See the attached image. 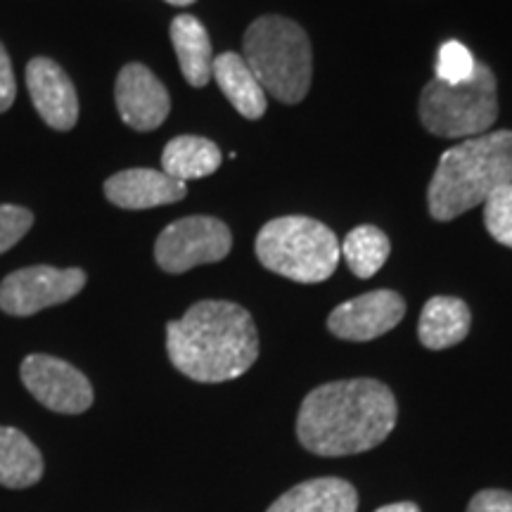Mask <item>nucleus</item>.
<instances>
[{
	"label": "nucleus",
	"mask_w": 512,
	"mask_h": 512,
	"mask_svg": "<svg viewBox=\"0 0 512 512\" xmlns=\"http://www.w3.org/2000/svg\"><path fill=\"white\" fill-rule=\"evenodd\" d=\"M375 512H420V508L411 501H403V503H389V505H382V508H377Z\"/></svg>",
	"instance_id": "26"
},
{
	"label": "nucleus",
	"mask_w": 512,
	"mask_h": 512,
	"mask_svg": "<svg viewBox=\"0 0 512 512\" xmlns=\"http://www.w3.org/2000/svg\"><path fill=\"white\" fill-rule=\"evenodd\" d=\"M484 226L498 245L512 249V183L498 188L484 202Z\"/></svg>",
	"instance_id": "21"
},
{
	"label": "nucleus",
	"mask_w": 512,
	"mask_h": 512,
	"mask_svg": "<svg viewBox=\"0 0 512 512\" xmlns=\"http://www.w3.org/2000/svg\"><path fill=\"white\" fill-rule=\"evenodd\" d=\"M169 5H176V8H188V5L195 3V0H166Z\"/></svg>",
	"instance_id": "27"
},
{
	"label": "nucleus",
	"mask_w": 512,
	"mask_h": 512,
	"mask_svg": "<svg viewBox=\"0 0 512 512\" xmlns=\"http://www.w3.org/2000/svg\"><path fill=\"white\" fill-rule=\"evenodd\" d=\"M245 62L264 93L278 102L297 105L311 88V41L294 19L264 15L245 31Z\"/></svg>",
	"instance_id": "4"
},
{
	"label": "nucleus",
	"mask_w": 512,
	"mask_h": 512,
	"mask_svg": "<svg viewBox=\"0 0 512 512\" xmlns=\"http://www.w3.org/2000/svg\"><path fill=\"white\" fill-rule=\"evenodd\" d=\"M166 351L178 373L195 382L238 380L259 358V335L240 304L207 299L166 325Z\"/></svg>",
	"instance_id": "2"
},
{
	"label": "nucleus",
	"mask_w": 512,
	"mask_h": 512,
	"mask_svg": "<svg viewBox=\"0 0 512 512\" xmlns=\"http://www.w3.org/2000/svg\"><path fill=\"white\" fill-rule=\"evenodd\" d=\"M233 247L230 228L211 216H188L162 230L155 259L166 273H185L195 266L219 264Z\"/></svg>",
	"instance_id": "7"
},
{
	"label": "nucleus",
	"mask_w": 512,
	"mask_h": 512,
	"mask_svg": "<svg viewBox=\"0 0 512 512\" xmlns=\"http://www.w3.org/2000/svg\"><path fill=\"white\" fill-rule=\"evenodd\" d=\"M221 150L207 138L178 136L169 140L162 152V171L174 181L188 183L211 176L221 166Z\"/></svg>",
	"instance_id": "18"
},
{
	"label": "nucleus",
	"mask_w": 512,
	"mask_h": 512,
	"mask_svg": "<svg viewBox=\"0 0 512 512\" xmlns=\"http://www.w3.org/2000/svg\"><path fill=\"white\" fill-rule=\"evenodd\" d=\"M171 43H174L185 81L192 88L207 86L211 67H214V53H211L209 34L200 19L192 15H178L171 22Z\"/></svg>",
	"instance_id": "17"
},
{
	"label": "nucleus",
	"mask_w": 512,
	"mask_h": 512,
	"mask_svg": "<svg viewBox=\"0 0 512 512\" xmlns=\"http://www.w3.org/2000/svg\"><path fill=\"white\" fill-rule=\"evenodd\" d=\"M256 256L268 271L294 283H323L337 271L339 240L332 230L309 216H280L256 235Z\"/></svg>",
	"instance_id": "5"
},
{
	"label": "nucleus",
	"mask_w": 512,
	"mask_h": 512,
	"mask_svg": "<svg viewBox=\"0 0 512 512\" xmlns=\"http://www.w3.org/2000/svg\"><path fill=\"white\" fill-rule=\"evenodd\" d=\"M34 226V214L17 204H0V254L17 245L29 228Z\"/></svg>",
	"instance_id": "23"
},
{
	"label": "nucleus",
	"mask_w": 512,
	"mask_h": 512,
	"mask_svg": "<svg viewBox=\"0 0 512 512\" xmlns=\"http://www.w3.org/2000/svg\"><path fill=\"white\" fill-rule=\"evenodd\" d=\"M185 192H188L185 183L155 169H126L107 178L105 183L107 200L121 209H152L174 204L183 200Z\"/></svg>",
	"instance_id": "13"
},
{
	"label": "nucleus",
	"mask_w": 512,
	"mask_h": 512,
	"mask_svg": "<svg viewBox=\"0 0 512 512\" xmlns=\"http://www.w3.org/2000/svg\"><path fill=\"white\" fill-rule=\"evenodd\" d=\"M27 88L36 112L55 131H69L79 119V95L60 64L34 57L27 64Z\"/></svg>",
	"instance_id": "12"
},
{
	"label": "nucleus",
	"mask_w": 512,
	"mask_h": 512,
	"mask_svg": "<svg viewBox=\"0 0 512 512\" xmlns=\"http://www.w3.org/2000/svg\"><path fill=\"white\" fill-rule=\"evenodd\" d=\"M219 88L226 95L230 105L238 110L245 119H261L266 114V93L261 83L256 81L252 69L247 67L245 57L238 53H221L214 57L211 67Z\"/></svg>",
	"instance_id": "16"
},
{
	"label": "nucleus",
	"mask_w": 512,
	"mask_h": 512,
	"mask_svg": "<svg viewBox=\"0 0 512 512\" xmlns=\"http://www.w3.org/2000/svg\"><path fill=\"white\" fill-rule=\"evenodd\" d=\"M24 387L34 399L55 413L79 415L93 403V387L88 377L69 366L67 361L46 354H31L24 358L22 370Z\"/></svg>",
	"instance_id": "9"
},
{
	"label": "nucleus",
	"mask_w": 512,
	"mask_h": 512,
	"mask_svg": "<svg viewBox=\"0 0 512 512\" xmlns=\"http://www.w3.org/2000/svg\"><path fill=\"white\" fill-rule=\"evenodd\" d=\"M83 285L86 273L81 268H19L0 283V309L8 316H34L50 306L69 302L83 290Z\"/></svg>",
	"instance_id": "8"
},
{
	"label": "nucleus",
	"mask_w": 512,
	"mask_h": 512,
	"mask_svg": "<svg viewBox=\"0 0 512 512\" xmlns=\"http://www.w3.org/2000/svg\"><path fill=\"white\" fill-rule=\"evenodd\" d=\"M512 183V131L467 138L439 157L427 204L434 221H453Z\"/></svg>",
	"instance_id": "3"
},
{
	"label": "nucleus",
	"mask_w": 512,
	"mask_h": 512,
	"mask_svg": "<svg viewBox=\"0 0 512 512\" xmlns=\"http://www.w3.org/2000/svg\"><path fill=\"white\" fill-rule=\"evenodd\" d=\"M406 316L403 297L394 290H375L339 304L328 316V330L347 342H370L394 330Z\"/></svg>",
	"instance_id": "10"
},
{
	"label": "nucleus",
	"mask_w": 512,
	"mask_h": 512,
	"mask_svg": "<svg viewBox=\"0 0 512 512\" xmlns=\"http://www.w3.org/2000/svg\"><path fill=\"white\" fill-rule=\"evenodd\" d=\"M472 313L463 299L456 297H432L422 306L418 337L422 347L441 351L456 347L470 332Z\"/></svg>",
	"instance_id": "15"
},
{
	"label": "nucleus",
	"mask_w": 512,
	"mask_h": 512,
	"mask_svg": "<svg viewBox=\"0 0 512 512\" xmlns=\"http://www.w3.org/2000/svg\"><path fill=\"white\" fill-rule=\"evenodd\" d=\"M467 512H512V491L484 489L472 496Z\"/></svg>",
	"instance_id": "24"
},
{
	"label": "nucleus",
	"mask_w": 512,
	"mask_h": 512,
	"mask_svg": "<svg viewBox=\"0 0 512 512\" xmlns=\"http://www.w3.org/2000/svg\"><path fill=\"white\" fill-rule=\"evenodd\" d=\"M117 110L133 131H155L171 112V98L164 83L145 64L131 62L117 76Z\"/></svg>",
	"instance_id": "11"
},
{
	"label": "nucleus",
	"mask_w": 512,
	"mask_h": 512,
	"mask_svg": "<svg viewBox=\"0 0 512 512\" xmlns=\"http://www.w3.org/2000/svg\"><path fill=\"white\" fill-rule=\"evenodd\" d=\"M399 406L387 384L356 377L320 384L306 394L297 415V437L316 456H354L392 434Z\"/></svg>",
	"instance_id": "1"
},
{
	"label": "nucleus",
	"mask_w": 512,
	"mask_h": 512,
	"mask_svg": "<svg viewBox=\"0 0 512 512\" xmlns=\"http://www.w3.org/2000/svg\"><path fill=\"white\" fill-rule=\"evenodd\" d=\"M498 119V83L484 62L463 83L434 79L422 88L420 121L439 138L484 136Z\"/></svg>",
	"instance_id": "6"
},
{
	"label": "nucleus",
	"mask_w": 512,
	"mask_h": 512,
	"mask_svg": "<svg viewBox=\"0 0 512 512\" xmlns=\"http://www.w3.org/2000/svg\"><path fill=\"white\" fill-rule=\"evenodd\" d=\"M43 458L27 434L15 427H0V486L27 489L41 482Z\"/></svg>",
	"instance_id": "19"
},
{
	"label": "nucleus",
	"mask_w": 512,
	"mask_h": 512,
	"mask_svg": "<svg viewBox=\"0 0 512 512\" xmlns=\"http://www.w3.org/2000/svg\"><path fill=\"white\" fill-rule=\"evenodd\" d=\"M389 240L377 226H358L344 238L339 245L344 259H347L349 271L356 278H373V275L384 266L389 259Z\"/></svg>",
	"instance_id": "20"
},
{
	"label": "nucleus",
	"mask_w": 512,
	"mask_h": 512,
	"mask_svg": "<svg viewBox=\"0 0 512 512\" xmlns=\"http://www.w3.org/2000/svg\"><path fill=\"white\" fill-rule=\"evenodd\" d=\"M17 86H15V74H12V62L8 50L0 43V114L8 112L15 102Z\"/></svg>",
	"instance_id": "25"
},
{
	"label": "nucleus",
	"mask_w": 512,
	"mask_h": 512,
	"mask_svg": "<svg viewBox=\"0 0 512 512\" xmlns=\"http://www.w3.org/2000/svg\"><path fill=\"white\" fill-rule=\"evenodd\" d=\"M358 491L339 477H318L292 486L266 512H356Z\"/></svg>",
	"instance_id": "14"
},
{
	"label": "nucleus",
	"mask_w": 512,
	"mask_h": 512,
	"mask_svg": "<svg viewBox=\"0 0 512 512\" xmlns=\"http://www.w3.org/2000/svg\"><path fill=\"white\" fill-rule=\"evenodd\" d=\"M477 60L463 43L448 41L439 48L437 57V79L444 83H463L475 74Z\"/></svg>",
	"instance_id": "22"
}]
</instances>
